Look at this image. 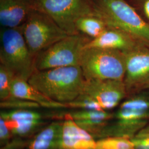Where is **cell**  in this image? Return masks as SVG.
<instances>
[{"label":"cell","instance_id":"obj_4","mask_svg":"<svg viewBox=\"0 0 149 149\" xmlns=\"http://www.w3.org/2000/svg\"><path fill=\"white\" fill-rule=\"evenodd\" d=\"M80 66L86 80H124L125 54L117 50L85 48L82 54Z\"/></svg>","mask_w":149,"mask_h":149},{"label":"cell","instance_id":"obj_2","mask_svg":"<svg viewBox=\"0 0 149 149\" xmlns=\"http://www.w3.org/2000/svg\"><path fill=\"white\" fill-rule=\"evenodd\" d=\"M0 40V64L11 71L16 78L28 81L37 71L36 56L30 52L20 27H3Z\"/></svg>","mask_w":149,"mask_h":149},{"label":"cell","instance_id":"obj_1","mask_svg":"<svg viewBox=\"0 0 149 149\" xmlns=\"http://www.w3.org/2000/svg\"><path fill=\"white\" fill-rule=\"evenodd\" d=\"M28 81L50 99L66 104L82 93L86 79L80 66H74L37 70Z\"/></svg>","mask_w":149,"mask_h":149},{"label":"cell","instance_id":"obj_15","mask_svg":"<svg viewBox=\"0 0 149 149\" xmlns=\"http://www.w3.org/2000/svg\"><path fill=\"white\" fill-rule=\"evenodd\" d=\"M66 115L81 128L91 134L96 140L113 117V113L104 110L78 109L69 112Z\"/></svg>","mask_w":149,"mask_h":149},{"label":"cell","instance_id":"obj_22","mask_svg":"<svg viewBox=\"0 0 149 149\" xmlns=\"http://www.w3.org/2000/svg\"><path fill=\"white\" fill-rule=\"evenodd\" d=\"M66 104L68 108L82 110H103L96 101L89 96L82 93L73 101Z\"/></svg>","mask_w":149,"mask_h":149},{"label":"cell","instance_id":"obj_9","mask_svg":"<svg viewBox=\"0 0 149 149\" xmlns=\"http://www.w3.org/2000/svg\"><path fill=\"white\" fill-rule=\"evenodd\" d=\"M82 93L89 96L104 111L119 106L125 98L128 91L124 80H86Z\"/></svg>","mask_w":149,"mask_h":149},{"label":"cell","instance_id":"obj_21","mask_svg":"<svg viewBox=\"0 0 149 149\" xmlns=\"http://www.w3.org/2000/svg\"><path fill=\"white\" fill-rule=\"evenodd\" d=\"M0 107L3 110L36 109L40 106L35 102L12 96L4 101H1Z\"/></svg>","mask_w":149,"mask_h":149},{"label":"cell","instance_id":"obj_8","mask_svg":"<svg viewBox=\"0 0 149 149\" xmlns=\"http://www.w3.org/2000/svg\"><path fill=\"white\" fill-rule=\"evenodd\" d=\"M149 109L129 97L120 104L112 120L98 135L99 139L117 136L131 139L149 124Z\"/></svg>","mask_w":149,"mask_h":149},{"label":"cell","instance_id":"obj_6","mask_svg":"<svg viewBox=\"0 0 149 149\" xmlns=\"http://www.w3.org/2000/svg\"><path fill=\"white\" fill-rule=\"evenodd\" d=\"M91 40V38L81 33L67 36L38 54L36 69L42 71L80 66L82 54Z\"/></svg>","mask_w":149,"mask_h":149},{"label":"cell","instance_id":"obj_17","mask_svg":"<svg viewBox=\"0 0 149 149\" xmlns=\"http://www.w3.org/2000/svg\"><path fill=\"white\" fill-rule=\"evenodd\" d=\"M63 122H53L44 127L27 141L25 149H60Z\"/></svg>","mask_w":149,"mask_h":149},{"label":"cell","instance_id":"obj_14","mask_svg":"<svg viewBox=\"0 0 149 149\" xmlns=\"http://www.w3.org/2000/svg\"><path fill=\"white\" fill-rule=\"evenodd\" d=\"M34 0H0V23L4 28L20 27L33 9Z\"/></svg>","mask_w":149,"mask_h":149},{"label":"cell","instance_id":"obj_12","mask_svg":"<svg viewBox=\"0 0 149 149\" xmlns=\"http://www.w3.org/2000/svg\"><path fill=\"white\" fill-rule=\"evenodd\" d=\"M60 140V149H95L96 140L65 115Z\"/></svg>","mask_w":149,"mask_h":149},{"label":"cell","instance_id":"obj_26","mask_svg":"<svg viewBox=\"0 0 149 149\" xmlns=\"http://www.w3.org/2000/svg\"><path fill=\"white\" fill-rule=\"evenodd\" d=\"M133 1L149 21V0H133Z\"/></svg>","mask_w":149,"mask_h":149},{"label":"cell","instance_id":"obj_16","mask_svg":"<svg viewBox=\"0 0 149 149\" xmlns=\"http://www.w3.org/2000/svg\"><path fill=\"white\" fill-rule=\"evenodd\" d=\"M11 95L13 97L33 102L40 107L48 109L68 108L66 104L54 101L33 87L28 81L15 78L11 85Z\"/></svg>","mask_w":149,"mask_h":149},{"label":"cell","instance_id":"obj_23","mask_svg":"<svg viewBox=\"0 0 149 149\" xmlns=\"http://www.w3.org/2000/svg\"><path fill=\"white\" fill-rule=\"evenodd\" d=\"M131 140L134 149H149V124L140 130Z\"/></svg>","mask_w":149,"mask_h":149},{"label":"cell","instance_id":"obj_7","mask_svg":"<svg viewBox=\"0 0 149 149\" xmlns=\"http://www.w3.org/2000/svg\"><path fill=\"white\" fill-rule=\"evenodd\" d=\"M31 53L38 54L69 35L48 15L33 10L20 26Z\"/></svg>","mask_w":149,"mask_h":149},{"label":"cell","instance_id":"obj_3","mask_svg":"<svg viewBox=\"0 0 149 149\" xmlns=\"http://www.w3.org/2000/svg\"><path fill=\"white\" fill-rule=\"evenodd\" d=\"M108 26L126 32L149 47V23L125 0H94Z\"/></svg>","mask_w":149,"mask_h":149},{"label":"cell","instance_id":"obj_20","mask_svg":"<svg viewBox=\"0 0 149 149\" xmlns=\"http://www.w3.org/2000/svg\"><path fill=\"white\" fill-rule=\"evenodd\" d=\"M16 78L15 74L3 65L0 64V101H4L12 97L11 85Z\"/></svg>","mask_w":149,"mask_h":149},{"label":"cell","instance_id":"obj_19","mask_svg":"<svg viewBox=\"0 0 149 149\" xmlns=\"http://www.w3.org/2000/svg\"><path fill=\"white\" fill-rule=\"evenodd\" d=\"M95 149H134V145L130 139L109 136L96 140Z\"/></svg>","mask_w":149,"mask_h":149},{"label":"cell","instance_id":"obj_11","mask_svg":"<svg viewBox=\"0 0 149 149\" xmlns=\"http://www.w3.org/2000/svg\"><path fill=\"white\" fill-rule=\"evenodd\" d=\"M0 118L5 121L13 137L34 135L44 127V118L36 109L3 110Z\"/></svg>","mask_w":149,"mask_h":149},{"label":"cell","instance_id":"obj_27","mask_svg":"<svg viewBox=\"0 0 149 149\" xmlns=\"http://www.w3.org/2000/svg\"><path fill=\"white\" fill-rule=\"evenodd\" d=\"M143 87L144 88H148V89H149V80L144 86H143Z\"/></svg>","mask_w":149,"mask_h":149},{"label":"cell","instance_id":"obj_18","mask_svg":"<svg viewBox=\"0 0 149 149\" xmlns=\"http://www.w3.org/2000/svg\"><path fill=\"white\" fill-rule=\"evenodd\" d=\"M108 27L106 21L98 16L81 17L75 22L77 31L85 34L92 39L100 36Z\"/></svg>","mask_w":149,"mask_h":149},{"label":"cell","instance_id":"obj_24","mask_svg":"<svg viewBox=\"0 0 149 149\" xmlns=\"http://www.w3.org/2000/svg\"><path fill=\"white\" fill-rule=\"evenodd\" d=\"M13 135L6 124L5 121L0 118V145L1 146H5L8 144L12 139Z\"/></svg>","mask_w":149,"mask_h":149},{"label":"cell","instance_id":"obj_10","mask_svg":"<svg viewBox=\"0 0 149 149\" xmlns=\"http://www.w3.org/2000/svg\"><path fill=\"white\" fill-rule=\"evenodd\" d=\"M125 57L124 82L127 91L143 87L149 80V47L140 43L133 49L123 52Z\"/></svg>","mask_w":149,"mask_h":149},{"label":"cell","instance_id":"obj_5","mask_svg":"<svg viewBox=\"0 0 149 149\" xmlns=\"http://www.w3.org/2000/svg\"><path fill=\"white\" fill-rule=\"evenodd\" d=\"M33 9L50 16L69 36L79 34L75 22L80 18L101 17L94 0H34Z\"/></svg>","mask_w":149,"mask_h":149},{"label":"cell","instance_id":"obj_13","mask_svg":"<svg viewBox=\"0 0 149 149\" xmlns=\"http://www.w3.org/2000/svg\"><path fill=\"white\" fill-rule=\"evenodd\" d=\"M140 43L126 32L109 26L100 36L92 39L86 45L85 48H102L127 52Z\"/></svg>","mask_w":149,"mask_h":149},{"label":"cell","instance_id":"obj_25","mask_svg":"<svg viewBox=\"0 0 149 149\" xmlns=\"http://www.w3.org/2000/svg\"><path fill=\"white\" fill-rule=\"evenodd\" d=\"M27 142L23 138L14 137L8 144L2 146L1 149H25Z\"/></svg>","mask_w":149,"mask_h":149}]
</instances>
